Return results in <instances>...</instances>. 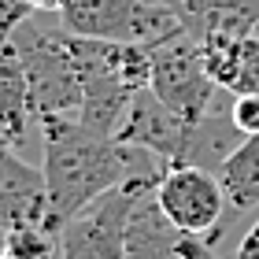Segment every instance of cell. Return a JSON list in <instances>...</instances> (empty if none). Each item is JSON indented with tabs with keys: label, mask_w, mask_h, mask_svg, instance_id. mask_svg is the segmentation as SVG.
<instances>
[{
	"label": "cell",
	"mask_w": 259,
	"mask_h": 259,
	"mask_svg": "<svg viewBox=\"0 0 259 259\" xmlns=\"http://www.w3.org/2000/svg\"><path fill=\"white\" fill-rule=\"evenodd\" d=\"M45 193H49V226L60 233L81 207L134 178H159L163 159L126 145L119 137H97L78 119H45Z\"/></svg>",
	"instance_id": "cell-1"
},
{
	"label": "cell",
	"mask_w": 259,
	"mask_h": 259,
	"mask_svg": "<svg viewBox=\"0 0 259 259\" xmlns=\"http://www.w3.org/2000/svg\"><path fill=\"white\" fill-rule=\"evenodd\" d=\"M15 49L22 70L30 81V104L33 119H78L81 100H85V85H81V70L70 49V33H56L37 26L26 19L15 30Z\"/></svg>",
	"instance_id": "cell-2"
},
{
	"label": "cell",
	"mask_w": 259,
	"mask_h": 259,
	"mask_svg": "<svg viewBox=\"0 0 259 259\" xmlns=\"http://www.w3.org/2000/svg\"><path fill=\"white\" fill-rule=\"evenodd\" d=\"M148 89L185 122H200L215 111V78L207 74L204 49L193 33L174 30L152 45V81Z\"/></svg>",
	"instance_id": "cell-3"
},
{
	"label": "cell",
	"mask_w": 259,
	"mask_h": 259,
	"mask_svg": "<svg viewBox=\"0 0 259 259\" xmlns=\"http://www.w3.org/2000/svg\"><path fill=\"white\" fill-rule=\"evenodd\" d=\"M56 15L74 37L148 45V49L182 30L167 8L148 4V0H63Z\"/></svg>",
	"instance_id": "cell-4"
},
{
	"label": "cell",
	"mask_w": 259,
	"mask_h": 259,
	"mask_svg": "<svg viewBox=\"0 0 259 259\" xmlns=\"http://www.w3.org/2000/svg\"><path fill=\"white\" fill-rule=\"evenodd\" d=\"M159 178H134L81 207L60 230V259H126V226L134 204Z\"/></svg>",
	"instance_id": "cell-5"
},
{
	"label": "cell",
	"mask_w": 259,
	"mask_h": 259,
	"mask_svg": "<svg viewBox=\"0 0 259 259\" xmlns=\"http://www.w3.org/2000/svg\"><path fill=\"white\" fill-rule=\"evenodd\" d=\"M152 196H156L159 211L174 226L200 233V237H211V241L222 233V215H226L230 200H226V189H222L215 170L189 167V163L167 167L159 174Z\"/></svg>",
	"instance_id": "cell-6"
},
{
	"label": "cell",
	"mask_w": 259,
	"mask_h": 259,
	"mask_svg": "<svg viewBox=\"0 0 259 259\" xmlns=\"http://www.w3.org/2000/svg\"><path fill=\"white\" fill-rule=\"evenodd\" d=\"M193 126L196 122L178 119V115L145 85L134 97V104H130V111H126V119H122L115 137L126 141V145H137V148L152 152V156H159L163 167H182V163L189 159Z\"/></svg>",
	"instance_id": "cell-7"
},
{
	"label": "cell",
	"mask_w": 259,
	"mask_h": 259,
	"mask_svg": "<svg viewBox=\"0 0 259 259\" xmlns=\"http://www.w3.org/2000/svg\"><path fill=\"white\" fill-rule=\"evenodd\" d=\"M126 259H219L215 241L189 233L159 211L152 189L134 204L126 226Z\"/></svg>",
	"instance_id": "cell-8"
},
{
	"label": "cell",
	"mask_w": 259,
	"mask_h": 259,
	"mask_svg": "<svg viewBox=\"0 0 259 259\" xmlns=\"http://www.w3.org/2000/svg\"><path fill=\"white\" fill-rule=\"evenodd\" d=\"M15 222H45L49 226L45 170L19 159L15 148L0 145V230L15 226Z\"/></svg>",
	"instance_id": "cell-9"
},
{
	"label": "cell",
	"mask_w": 259,
	"mask_h": 259,
	"mask_svg": "<svg viewBox=\"0 0 259 259\" xmlns=\"http://www.w3.org/2000/svg\"><path fill=\"white\" fill-rule=\"evenodd\" d=\"M148 4L167 8L178 26L196 41L211 33H230V37L259 33V0H148Z\"/></svg>",
	"instance_id": "cell-10"
},
{
	"label": "cell",
	"mask_w": 259,
	"mask_h": 259,
	"mask_svg": "<svg viewBox=\"0 0 259 259\" xmlns=\"http://www.w3.org/2000/svg\"><path fill=\"white\" fill-rule=\"evenodd\" d=\"M30 122L37 119L30 104V81L15 49V30H0V145L19 148L30 137Z\"/></svg>",
	"instance_id": "cell-11"
},
{
	"label": "cell",
	"mask_w": 259,
	"mask_h": 259,
	"mask_svg": "<svg viewBox=\"0 0 259 259\" xmlns=\"http://www.w3.org/2000/svg\"><path fill=\"white\" fill-rule=\"evenodd\" d=\"M204 49L207 74L215 78L219 89L233 93H259V33L248 37H230V33H211L200 41Z\"/></svg>",
	"instance_id": "cell-12"
},
{
	"label": "cell",
	"mask_w": 259,
	"mask_h": 259,
	"mask_svg": "<svg viewBox=\"0 0 259 259\" xmlns=\"http://www.w3.org/2000/svg\"><path fill=\"white\" fill-rule=\"evenodd\" d=\"M219 182L226 189L230 207H237V211H255L259 207V134H248L222 159Z\"/></svg>",
	"instance_id": "cell-13"
},
{
	"label": "cell",
	"mask_w": 259,
	"mask_h": 259,
	"mask_svg": "<svg viewBox=\"0 0 259 259\" xmlns=\"http://www.w3.org/2000/svg\"><path fill=\"white\" fill-rule=\"evenodd\" d=\"M0 248L8 259H52L60 248V233L49 230L45 222H15L4 230Z\"/></svg>",
	"instance_id": "cell-14"
},
{
	"label": "cell",
	"mask_w": 259,
	"mask_h": 259,
	"mask_svg": "<svg viewBox=\"0 0 259 259\" xmlns=\"http://www.w3.org/2000/svg\"><path fill=\"white\" fill-rule=\"evenodd\" d=\"M230 115H233V122H237V130L244 137L259 134V93H241V97H233Z\"/></svg>",
	"instance_id": "cell-15"
},
{
	"label": "cell",
	"mask_w": 259,
	"mask_h": 259,
	"mask_svg": "<svg viewBox=\"0 0 259 259\" xmlns=\"http://www.w3.org/2000/svg\"><path fill=\"white\" fill-rule=\"evenodd\" d=\"M237 259H259V219L252 222V230L241 237V244H237Z\"/></svg>",
	"instance_id": "cell-16"
},
{
	"label": "cell",
	"mask_w": 259,
	"mask_h": 259,
	"mask_svg": "<svg viewBox=\"0 0 259 259\" xmlns=\"http://www.w3.org/2000/svg\"><path fill=\"white\" fill-rule=\"evenodd\" d=\"M30 4L37 8V11H60V8H63V0H30Z\"/></svg>",
	"instance_id": "cell-17"
},
{
	"label": "cell",
	"mask_w": 259,
	"mask_h": 259,
	"mask_svg": "<svg viewBox=\"0 0 259 259\" xmlns=\"http://www.w3.org/2000/svg\"><path fill=\"white\" fill-rule=\"evenodd\" d=\"M0 259H8V255H4V248H0Z\"/></svg>",
	"instance_id": "cell-18"
}]
</instances>
